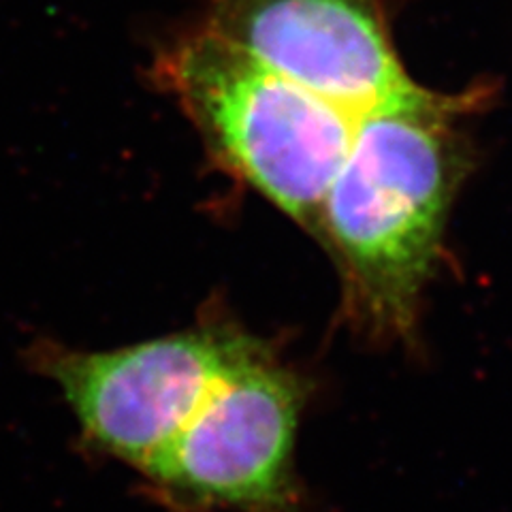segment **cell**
Wrapping results in <instances>:
<instances>
[{"label": "cell", "instance_id": "cell-5", "mask_svg": "<svg viewBox=\"0 0 512 512\" xmlns=\"http://www.w3.org/2000/svg\"><path fill=\"white\" fill-rule=\"evenodd\" d=\"M391 0H210L203 28L359 118L412 86Z\"/></svg>", "mask_w": 512, "mask_h": 512}, {"label": "cell", "instance_id": "cell-3", "mask_svg": "<svg viewBox=\"0 0 512 512\" xmlns=\"http://www.w3.org/2000/svg\"><path fill=\"white\" fill-rule=\"evenodd\" d=\"M263 344L224 318L114 350L37 342L30 361L56 382L84 440L143 472L205 397Z\"/></svg>", "mask_w": 512, "mask_h": 512}, {"label": "cell", "instance_id": "cell-2", "mask_svg": "<svg viewBox=\"0 0 512 512\" xmlns=\"http://www.w3.org/2000/svg\"><path fill=\"white\" fill-rule=\"evenodd\" d=\"M154 77L224 169L318 237L355 116L203 26L158 54Z\"/></svg>", "mask_w": 512, "mask_h": 512}, {"label": "cell", "instance_id": "cell-4", "mask_svg": "<svg viewBox=\"0 0 512 512\" xmlns=\"http://www.w3.org/2000/svg\"><path fill=\"white\" fill-rule=\"evenodd\" d=\"M308 380L263 342L141 474L190 512H299L295 444Z\"/></svg>", "mask_w": 512, "mask_h": 512}, {"label": "cell", "instance_id": "cell-1", "mask_svg": "<svg viewBox=\"0 0 512 512\" xmlns=\"http://www.w3.org/2000/svg\"><path fill=\"white\" fill-rule=\"evenodd\" d=\"M474 101L412 84L355 122L318 237L338 259L348 323L370 338H412L466 171L459 120Z\"/></svg>", "mask_w": 512, "mask_h": 512}]
</instances>
